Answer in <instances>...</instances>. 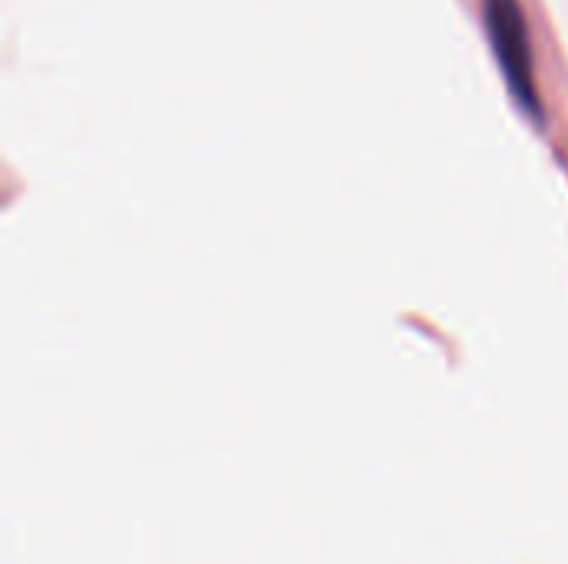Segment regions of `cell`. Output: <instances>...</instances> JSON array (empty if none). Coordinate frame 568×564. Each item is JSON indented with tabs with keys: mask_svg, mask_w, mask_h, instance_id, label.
Segmentation results:
<instances>
[{
	"mask_svg": "<svg viewBox=\"0 0 568 564\" xmlns=\"http://www.w3.org/2000/svg\"><path fill=\"white\" fill-rule=\"evenodd\" d=\"M483 17H486V30H489L496 63L509 83L513 100L523 106V113L529 120L542 123V100L536 93L532 53H529L526 17H523L519 0H483Z\"/></svg>",
	"mask_w": 568,
	"mask_h": 564,
	"instance_id": "cell-1",
	"label": "cell"
}]
</instances>
